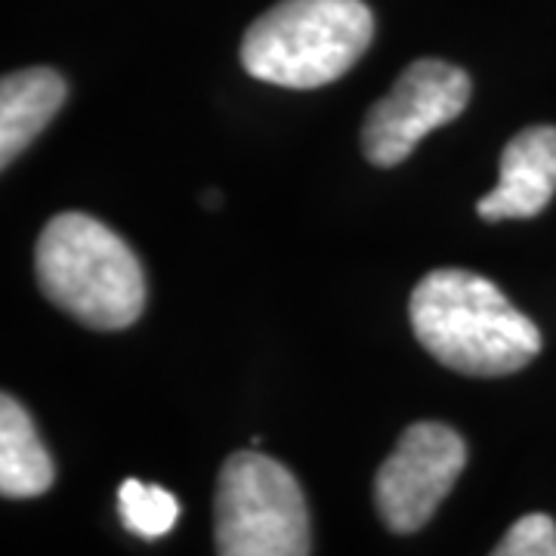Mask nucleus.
<instances>
[{
	"label": "nucleus",
	"instance_id": "nucleus-5",
	"mask_svg": "<svg viewBox=\"0 0 556 556\" xmlns=\"http://www.w3.org/2000/svg\"><path fill=\"white\" fill-rule=\"evenodd\" d=\"M467 102L470 78L464 68L442 60L412 62L399 75L396 87L368 112L362 149L371 164L396 167L430 130L455 121Z\"/></svg>",
	"mask_w": 556,
	"mask_h": 556
},
{
	"label": "nucleus",
	"instance_id": "nucleus-3",
	"mask_svg": "<svg viewBox=\"0 0 556 556\" xmlns=\"http://www.w3.org/2000/svg\"><path fill=\"white\" fill-rule=\"evenodd\" d=\"M375 38L362 0H281L241 40V65L257 80L313 90L343 78Z\"/></svg>",
	"mask_w": 556,
	"mask_h": 556
},
{
	"label": "nucleus",
	"instance_id": "nucleus-10",
	"mask_svg": "<svg viewBox=\"0 0 556 556\" xmlns=\"http://www.w3.org/2000/svg\"><path fill=\"white\" fill-rule=\"evenodd\" d=\"M118 514L134 535L161 538L177 526L179 504L177 497L161 485L127 479L118 492Z\"/></svg>",
	"mask_w": 556,
	"mask_h": 556
},
{
	"label": "nucleus",
	"instance_id": "nucleus-11",
	"mask_svg": "<svg viewBox=\"0 0 556 556\" xmlns=\"http://www.w3.org/2000/svg\"><path fill=\"white\" fill-rule=\"evenodd\" d=\"M492 556H556V522L544 514H529L507 529Z\"/></svg>",
	"mask_w": 556,
	"mask_h": 556
},
{
	"label": "nucleus",
	"instance_id": "nucleus-2",
	"mask_svg": "<svg viewBox=\"0 0 556 556\" xmlns=\"http://www.w3.org/2000/svg\"><path fill=\"white\" fill-rule=\"evenodd\" d=\"M43 298L97 331L130 328L146 306V276L115 229L90 214L53 217L35 248Z\"/></svg>",
	"mask_w": 556,
	"mask_h": 556
},
{
	"label": "nucleus",
	"instance_id": "nucleus-1",
	"mask_svg": "<svg viewBox=\"0 0 556 556\" xmlns=\"http://www.w3.org/2000/svg\"><path fill=\"white\" fill-rule=\"evenodd\" d=\"M408 316L420 346L470 378L514 375L541 353L535 321L492 278L467 269L427 273L417 281Z\"/></svg>",
	"mask_w": 556,
	"mask_h": 556
},
{
	"label": "nucleus",
	"instance_id": "nucleus-8",
	"mask_svg": "<svg viewBox=\"0 0 556 556\" xmlns=\"http://www.w3.org/2000/svg\"><path fill=\"white\" fill-rule=\"evenodd\" d=\"M65 102V80L53 68L13 72L0 84V164L28 149L40 130L56 118Z\"/></svg>",
	"mask_w": 556,
	"mask_h": 556
},
{
	"label": "nucleus",
	"instance_id": "nucleus-4",
	"mask_svg": "<svg viewBox=\"0 0 556 556\" xmlns=\"http://www.w3.org/2000/svg\"><path fill=\"white\" fill-rule=\"evenodd\" d=\"M217 556H309V510L288 467L260 452L223 464L214 504Z\"/></svg>",
	"mask_w": 556,
	"mask_h": 556
},
{
	"label": "nucleus",
	"instance_id": "nucleus-7",
	"mask_svg": "<svg viewBox=\"0 0 556 556\" xmlns=\"http://www.w3.org/2000/svg\"><path fill=\"white\" fill-rule=\"evenodd\" d=\"M556 195V127H526L504 146L497 186L479 199L482 219L538 217Z\"/></svg>",
	"mask_w": 556,
	"mask_h": 556
},
{
	"label": "nucleus",
	"instance_id": "nucleus-6",
	"mask_svg": "<svg viewBox=\"0 0 556 556\" xmlns=\"http://www.w3.org/2000/svg\"><path fill=\"white\" fill-rule=\"evenodd\" d=\"M464 464L467 445L452 427L433 420L412 424L378 470L375 501L380 519L399 535L424 529L455 489Z\"/></svg>",
	"mask_w": 556,
	"mask_h": 556
},
{
	"label": "nucleus",
	"instance_id": "nucleus-9",
	"mask_svg": "<svg viewBox=\"0 0 556 556\" xmlns=\"http://www.w3.org/2000/svg\"><path fill=\"white\" fill-rule=\"evenodd\" d=\"M53 485V460L35 420L13 396L0 399V492L3 497H38Z\"/></svg>",
	"mask_w": 556,
	"mask_h": 556
}]
</instances>
